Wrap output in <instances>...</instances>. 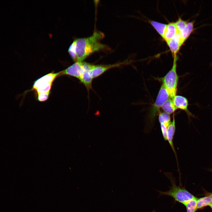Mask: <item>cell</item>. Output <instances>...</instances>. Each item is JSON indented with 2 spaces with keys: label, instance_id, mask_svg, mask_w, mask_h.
I'll return each instance as SVG.
<instances>
[{
  "label": "cell",
  "instance_id": "obj_1",
  "mask_svg": "<svg viewBox=\"0 0 212 212\" xmlns=\"http://www.w3.org/2000/svg\"><path fill=\"white\" fill-rule=\"evenodd\" d=\"M105 37L103 33L95 31L90 36L75 40L68 49V52L75 62H82L90 54L99 51L110 50L107 45L102 44L101 41Z\"/></svg>",
  "mask_w": 212,
  "mask_h": 212
},
{
  "label": "cell",
  "instance_id": "obj_2",
  "mask_svg": "<svg viewBox=\"0 0 212 212\" xmlns=\"http://www.w3.org/2000/svg\"><path fill=\"white\" fill-rule=\"evenodd\" d=\"M172 67L165 75L162 78L163 84L168 91L170 97L172 99L176 95L178 80L177 73V62L178 59L177 55L173 57Z\"/></svg>",
  "mask_w": 212,
  "mask_h": 212
},
{
  "label": "cell",
  "instance_id": "obj_3",
  "mask_svg": "<svg viewBox=\"0 0 212 212\" xmlns=\"http://www.w3.org/2000/svg\"><path fill=\"white\" fill-rule=\"evenodd\" d=\"M161 193L171 196L177 201L183 204L196 197L183 188L173 183L171 189L166 192H160Z\"/></svg>",
  "mask_w": 212,
  "mask_h": 212
},
{
  "label": "cell",
  "instance_id": "obj_4",
  "mask_svg": "<svg viewBox=\"0 0 212 212\" xmlns=\"http://www.w3.org/2000/svg\"><path fill=\"white\" fill-rule=\"evenodd\" d=\"M170 98L167 90L162 84L155 103L153 104L150 115V122H153L156 115L160 111L159 109L164 103Z\"/></svg>",
  "mask_w": 212,
  "mask_h": 212
},
{
  "label": "cell",
  "instance_id": "obj_5",
  "mask_svg": "<svg viewBox=\"0 0 212 212\" xmlns=\"http://www.w3.org/2000/svg\"><path fill=\"white\" fill-rule=\"evenodd\" d=\"M175 23L178 32L185 42L194 31V21H187L179 17Z\"/></svg>",
  "mask_w": 212,
  "mask_h": 212
},
{
  "label": "cell",
  "instance_id": "obj_6",
  "mask_svg": "<svg viewBox=\"0 0 212 212\" xmlns=\"http://www.w3.org/2000/svg\"><path fill=\"white\" fill-rule=\"evenodd\" d=\"M128 63H129L128 61H125L122 62L111 64H93L90 71V75L93 79L100 76L110 69L118 67L122 65L127 64Z\"/></svg>",
  "mask_w": 212,
  "mask_h": 212
},
{
  "label": "cell",
  "instance_id": "obj_7",
  "mask_svg": "<svg viewBox=\"0 0 212 212\" xmlns=\"http://www.w3.org/2000/svg\"><path fill=\"white\" fill-rule=\"evenodd\" d=\"M93 65V64L85 62L84 69L79 80L84 85L88 93L92 89L93 79L90 75V71Z\"/></svg>",
  "mask_w": 212,
  "mask_h": 212
},
{
  "label": "cell",
  "instance_id": "obj_8",
  "mask_svg": "<svg viewBox=\"0 0 212 212\" xmlns=\"http://www.w3.org/2000/svg\"><path fill=\"white\" fill-rule=\"evenodd\" d=\"M85 62H75L66 69L62 71L60 75H67L80 80L83 72Z\"/></svg>",
  "mask_w": 212,
  "mask_h": 212
},
{
  "label": "cell",
  "instance_id": "obj_9",
  "mask_svg": "<svg viewBox=\"0 0 212 212\" xmlns=\"http://www.w3.org/2000/svg\"><path fill=\"white\" fill-rule=\"evenodd\" d=\"M172 100L177 109H179L185 111L188 115L189 118L190 117L196 118V117L190 112L188 109V101L186 98L182 96L176 95Z\"/></svg>",
  "mask_w": 212,
  "mask_h": 212
},
{
  "label": "cell",
  "instance_id": "obj_10",
  "mask_svg": "<svg viewBox=\"0 0 212 212\" xmlns=\"http://www.w3.org/2000/svg\"><path fill=\"white\" fill-rule=\"evenodd\" d=\"M184 42L178 32L173 38L166 42L173 57L177 55Z\"/></svg>",
  "mask_w": 212,
  "mask_h": 212
},
{
  "label": "cell",
  "instance_id": "obj_11",
  "mask_svg": "<svg viewBox=\"0 0 212 212\" xmlns=\"http://www.w3.org/2000/svg\"><path fill=\"white\" fill-rule=\"evenodd\" d=\"M175 130V114L173 113L172 122L168 127L167 132V140L175 154L177 161V165L178 168V162L177 153L175 150L173 143V139Z\"/></svg>",
  "mask_w": 212,
  "mask_h": 212
},
{
  "label": "cell",
  "instance_id": "obj_12",
  "mask_svg": "<svg viewBox=\"0 0 212 212\" xmlns=\"http://www.w3.org/2000/svg\"><path fill=\"white\" fill-rule=\"evenodd\" d=\"M62 72V71L55 73H49L39 78L34 82L32 90H35L42 84L48 82H53L57 76L60 75Z\"/></svg>",
  "mask_w": 212,
  "mask_h": 212
},
{
  "label": "cell",
  "instance_id": "obj_13",
  "mask_svg": "<svg viewBox=\"0 0 212 212\" xmlns=\"http://www.w3.org/2000/svg\"><path fill=\"white\" fill-rule=\"evenodd\" d=\"M178 32L175 22L167 24L163 38L166 42L173 38Z\"/></svg>",
  "mask_w": 212,
  "mask_h": 212
},
{
  "label": "cell",
  "instance_id": "obj_14",
  "mask_svg": "<svg viewBox=\"0 0 212 212\" xmlns=\"http://www.w3.org/2000/svg\"><path fill=\"white\" fill-rule=\"evenodd\" d=\"M212 204V194L198 198L196 203L197 210Z\"/></svg>",
  "mask_w": 212,
  "mask_h": 212
},
{
  "label": "cell",
  "instance_id": "obj_15",
  "mask_svg": "<svg viewBox=\"0 0 212 212\" xmlns=\"http://www.w3.org/2000/svg\"><path fill=\"white\" fill-rule=\"evenodd\" d=\"M161 108L164 112L170 115L174 113V112L177 109L172 99L171 98H169L164 103Z\"/></svg>",
  "mask_w": 212,
  "mask_h": 212
},
{
  "label": "cell",
  "instance_id": "obj_16",
  "mask_svg": "<svg viewBox=\"0 0 212 212\" xmlns=\"http://www.w3.org/2000/svg\"><path fill=\"white\" fill-rule=\"evenodd\" d=\"M149 22L163 38L167 24L153 20H150Z\"/></svg>",
  "mask_w": 212,
  "mask_h": 212
},
{
  "label": "cell",
  "instance_id": "obj_17",
  "mask_svg": "<svg viewBox=\"0 0 212 212\" xmlns=\"http://www.w3.org/2000/svg\"><path fill=\"white\" fill-rule=\"evenodd\" d=\"M158 119L160 124H163L168 126L171 122L170 115L165 112H159Z\"/></svg>",
  "mask_w": 212,
  "mask_h": 212
},
{
  "label": "cell",
  "instance_id": "obj_18",
  "mask_svg": "<svg viewBox=\"0 0 212 212\" xmlns=\"http://www.w3.org/2000/svg\"><path fill=\"white\" fill-rule=\"evenodd\" d=\"M198 198H196L188 201L184 205L186 206L187 212H195L197 210L196 203Z\"/></svg>",
  "mask_w": 212,
  "mask_h": 212
},
{
  "label": "cell",
  "instance_id": "obj_19",
  "mask_svg": "<svg viewBox=\"0 0 212 212\" xmlns=\"http://www.w3.org/2000/svg\"><path fill=\"white\" fill-rule=\"evenodd\" d=\"M52 83V82H48L42 84L35 90L36 91L37 93L50 92Z\"/></svg>",
  "mask_w": 212,
  "mask_h": 212
},
{
  "label": "cell",
  "instance_id": "obj_20",
  "mask_svg": "<svg viewBox=\"0 0 212 212\" xmlns=\"http://www.w3.org/2000/svg\"><path fill=\"white\" fill-rule=\"evenodd\" d=\"M49 92L37 93L38 100L40 102H44L46 101L49 97Z\"/></svg>",
  "mask_w": 212,
  "mask_h": 212
},
{
  "label": "cell",
  "instance_id": "obj_21",
  "mask_svg": "<svg viewBox=\"0 0 212 212\" xmlns=\"http://www.w3.org/2000/svg\"><path fill=\"white\" fill-rule=\"evenodd\" d=\"M209 206H210V207H211V208L212 210V204H211Z\"/></svg>",
  "mask_w": 212,
  "mask_h": 212
},
{
  "label": "cell",
  "instance_id": "obj_22",
  "mask_svg": "<svg viewBox=\"0 0 212 212\" xmlns=\"http://www.w3.org/2000/svg\"><path fill=\"white\" fill-rule=\"evenodd\" d=\"M209 171L212 172V169H210L209 170Z\"/></svg>",
  "mask_w": 212,
  "mask_h": 212
},
{
  "label": "cell",
  "instance_id": "obj_23",
  "mask_svg": "<svg viewBox=\"0 0 212 212\" xmlns=\"http://www.w3.org/2000/svg\"><path fill=\"white\" fill-rule=\"evenodd\" d=\"M211 194H212V193H211Z\"/></svg>",
  "mask_w": 212,
  "mask_h": 212
}]
</instances>
